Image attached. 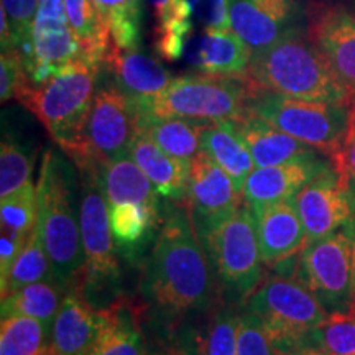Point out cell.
<instances>
[{"instance_id": "1", "label": "cell", "mask_w": 355, "mask_h": 355, "mask_svg": "<svg viewBox=\"0 0 355 355\" xmlns=\"http://www.w3.org/2000/svg\"><path fill=\"white\" fill-rule=\"evenodd\" d=\"M211 260L183 204L163 220L144 275L145 295L170 316H184L211 303Z\"/></svg>"}, {"instance_id": "2", "label": "cell", "mask_w": 355, "mask_h": 355, "mask_svg": "<svg viewBox=\"0 0 355 355\" xmlns=\"http://www.w3.org/2000/svg\"><path fill=\"white\" fill-rule=\"evenodd\" d=\"M101 66L81 58L42 86H26L17 97L79 170L99 165L89 146L87 122Z\"/></svg>"}, {"instance_id": "3", "label": "cell", "mask_w": 355, "mask_h": 355, "mask_svg": "<svg viewBox=\"0 0 355 355\" xmlns=\"http://www.w3.org/2000/svg\"><path fill=\"white\" fill-rule=\"evenodd\" d=\"M245 81L250 91L332 104L352 101L319 48L303 32L290 35L263 51L252 53Z\"/></svg>"}, {"instance_id": "4", "label": "cell", "mask_w": 355, "mask_h": 355, "mask_svg": "<svg viewBox=\"0 0 355 355\" xmlns=\"http://www.w3.org/2000/svg\"><path fill=\"white\" fill-rule=\"evenodd\" d=\"M69 171V166L53 150L44 153L37 183V229L58 282L66 288L73 285L86 288L81 222L74 207Z\"/></svg>"}, {"instance_id": "5", "label": "cell", "mask_w": 355, "mask_h": 355, "mask_svg": "<svg viewBox=\"0 0 355 355\" xmlns=\"http://www.w3.org/2000/svg\"><path fill=\"white\" fill-rule=\"evenodd\" d=\"M250 94L245 78L186 74L173 79L158 96L135 102V105L140 115L219 123L241 117L247 110Z\"/></svg>"}, {"instance_id": "6", "label": "cell", "mask_w": 355, "mask_h": 355, "mask_svg": "<svg viewBox=\"0 0 355 355\" xmlns=\"http://www.w3.org/2000/svg\"><path fill=\"white\" fill-rule=\"evenodd\" d=\"M245 311L259 316L282 354L309 345L311 334L329 318L316 296L300 279L273 277L247 296Z\"/></svg>"}, {"instance_id": "7", "label": "cell", "mask_w": 355, "mask_h": 355, "mask_svg": "<svg viewBox=\"0 0 355 355\" xmlns=\"http://www.w3.org/2000/svg\"><path fill=\"white\" fill-rule=\"evenodd\" d=\"M247 107L327 158L340 148L349 127V104L304 101L270 91H252Z\"/></svg>"}, {"instance_id": "8", "label": "cell", "mask_w": 355, "mask_h": 355, "mask_svg": "<svg viewBox=\"0 0 355 355\" xmlns=\"http://www.w3.org/2000/svg\"><path fill=\"white\" fill-rule=\"evenodd\" d=\"M220 285L239 296H250L261 283V254L254 211L242 204L204 243Z\"/></svg>"}, {"instance_id": "9", "label": "cell", "mask_w": 355, "mask_h": 355, "mask_svg": "<svg viewBox=\"0 0 355 355\" xmlns=\"http://www.w3.org/2000/svg\"><path fill=\"white\" fill-rule=\"evenodd\" d=\"M298 279L329 314L349 313L355 298L352 235L336 230L306 243L301 250Z\"/></svg>"}, {"instance_id": "10", "label": "cell", "mask_w": 355, "mask_h": 355, "mask_svg": "<svg viewBox=\"0 0 355 355\" xmlns=\"http://www.w3.org/2000/svg\"><path fill=\"white\" fill-rule=\"evenodd\" d=\"M79 222L84 259H86V285H112L119 278L114 235L110 229L109 204L102 189L99 165L83 168Z\"/></svg>"}, {"instance_id": "11", "label": "cell", "mask_w": 355, "mask_h": 355, "mask_svg": "<svg viewBox=\"0 0 355 355\" xmlns=\"http://www.w3.org/2000/svg\"><path fill=\"white\" fill-rule=\"evenodd\" d=\"M81 58V43L69 25L64 0H40L28 51L21 56L30 84L42 86Z\"/></svg>"}, {"instance_id": "12", "label": "cell", "mask_w": 355, "mask_h": 355, "mask_svg": "<svg viewBox=\"0 0 355 355\" xmlns=\"http://www.w3.org/2000/svg\"><path fill=\"white\" fill-rule=\"evenodd\" d=\"M242 201L243 196L235 189L234 181L214 159L204 152L191 159L186 196L181 204L188 211L202 247L237 212Z\"/></svg>"}, {"instance_id": "13", "label": "cell", "mask_w": 355, "mask_h": 355, "mask_svg": "<svg viewBox=\"0 0 355 355\" xmlns=\"http://www.w3.org/2000/svg\"><path fill=\"white\" fill-rule=\"evenodd\" d=\"M140 130L135 102L117 84L97 89L87 122V140L99 165L130 152Z\"/></svg>"}, {"instance_id": "14", "label": "cell", "mask_w": 355, "mask_h": 355, "mask_svg": "<svg viewBox=\"0 0 355 355\" xmlns=\"http://www.w3.org/2000/svg\"><path fill=\"white\" fill-rule=\"evenodd\" d=\"M230 26L250 46L263 51L290 35L303 32L298 0H229Z\"/></svg>"}, {"instance_id": "15", "label": "cell", "mask_w": 355, "mask_h": 355, "mask_svg": "<svg viewBox=\"0 0 355 355\" xmlns=\"http://www.w3.org/2000/svg\"><path fill=\"white\" fill-rule=\"evenodd\" d=\"M295 204L308 242L331 235L352 222V191L332 165L300 189Z\"/></svg>"}, {"instance_id": "16", "label": "cell", "mask_w": 355, "mask_h": 355, "mask_svg": "<svg viewBox=\"0 0 355 355\" xmlns=\"http://www.w3.org/2000/svg\"><path fill=\"white\" fill-rule=\"evenodd\" d=\"M84 290L83 285L66 290L51 326V352L55 355H91L104 331L107 313L89 303Z\"/></svg>"}, {"instance_id": "17", "label": "cell", "mask_w": 355, "mask_h": 355, "mask_svg": "<svg viewBox=\"0 0 355 355\" xmlns=\"http://www.w3.org/2000/svg\"><path fill=\"white\" fill-rule=\"evenodd\" d=\"M308 37L340 84L355 97V15L343 7L319 6L311 13Z\"/></svg>"}, {"instance_id": "18", "label": "cell", "mask_w": 355, "mask_h": 355, "mask_svg": "<svg viewBox=\"0 0 355 355\" xmlns=\"http://www.w3.org/2000/svg\"><path fill=\"white\" fill-rule=\"evenodd\" d=\"M331 168V162L321 158H304L285 165L255 168L243 186V198L252 211L288 201L300 193L306 183Z\"/></svg>"}, {"instance_id": "19", "label": "cell", "mask_w": 355, "mask_h": 355, "mask_svg": "<svg viewBox=\"0 0 355 355\" xmlns=\"http://www.w3.org/2000/svg\"><path fill=\"white\" fill-rule=\"evenodd\" d=\"M184 53L194 69L212 76L245 78L252 60L250 46L234 30L204 28L198 35L191 33Z\"/></svg>"}, {"instance_id": "20", "label": "cell", "mask_w": 355, "mask_h": 355, "mask_svg": "<svg viewBox=\"0 0 355 355\" xmlns=\"http://www.w3.org/2000/svg\"><path fill=\"white\" fill-rule=\"evenodd\" d=\"M230 122L247 145L257 168L278 166L296 159L318 157L316 148L279 130L248 107L241 117Z\"/></svg>"}, {"instance_id": "21", "label": "cell", "mask_w": 355, "mask_h": 355, "mask_svg": "<svg viewBox=\"0 0 355 355\" xmlns=\"http://www.w3.org/2000/svg\"><path fill=\"white\" fill-rule=\"evenodd\" d=\"M261 260L266 265L285 261L308 243L295 198L254 211Z\"/></svg>"}, {"instance_id": "22", "label": "cell", "mask_w": 355, "mask_h": 355, "mask_svg": "<svg viewBox=\"0 0 355 355\" xmlns=\"http://www.w3.org/2000/svg\"><path fill=\"white\" fill-rule=\"evenodd\" d=\"M105 64L112 69L115 83L133 102H144L165 91L175 78L157 58L139 50L110 48Z\"/></svg>"}, {"instance_id": "23", "label": "cell", "mask_w": 355, "mask_h": 355, "mask_svg": "<svg viewBox=\"0 0 355 355\" xmlns=\"http://www.w3.org/2000/svg\"><path fill=\"white\" fill-rule=\"evenodd\" d=\"M130 157L152 181L158 194L181 202L186 196L189 178V163L163 152L155 141L141 132L130 146Z\"/></svg>"}, {"instance_id": "24", "label": "cell", "mask_w": 355, "mask_h": 355, "mask_svg": "<svg viewBox=\"0 0 355 355\" xmlns=\"http://www.w3.org/2000/svg\"><path fill=\"white\" fill-rule=\"evenodd\" d=\"M201 152L227 173L235 189L243 196V186L257 166L232 122L206 123L201 132Z\"/></svg>"}, {"instance_id": "25", "label": "cell", "mask_w": 355, "mask_h": 355, "mask_svg": "<svg viewBox=\"0 0 355 355\" xmlns=\"http://www.w3.org/2000/svg\"><path fill=\"white\" fill-rule=\"evenodd\" d=\"M105 327L91 355H146L139 306L128 298H121L105 308Z\"/></svg>"}, {"instance_id": "26", "label": "cell", "mask_w": 355, "mask_h": 355, "mask_svg": "<svg viewBox=\"0 0 355 355\" xmlns=\"http://www.w3.org/2000/svg\"><path fill=\"white\" fill-rule=\"evenodd\" d=\"M99 175L109 207L122 202H141L159 207L157 189L133 162L130 152L99 165Z\"/></svg>"}, {"instance_id": "27", "label": "cell", "mask_w": 355, "mask_h": 355, "mask_svg": "<svg viewBox=\"0 0 355 355\" xmlns=\"http://www.w3.org/2000/svg\"><path fill=\"white\" fill-rule=\"evenodd\" d=\"M206 123L180 117L140 115V128L171 157L191 162L201 153V132Z\"/></svg>"}, {"instance_id": "28", "label": "cell", "mask_w": 355, "mask_h": 355, "mask_svg": "<svg viewBox=\"0 0 355 355\" xmlns=\"http://www.w3.org/2000/svg\"><path fill=\"white\" fill-rule=\"evenodd\" d=\"M153 7L155 43L165 60L175 61L183 56L188 38L194 30V20L186 0H148Z\"/></svg>"}, {"instance_id": "29", "label": "cell", "mask_w": 355, "mask_h": 355, "mask_svg": "<svg viewBox=\"0 0 355 355\" xmlns=\"http://www.w3.org/2000/svg\"><path fill=\"white\" fill-rule=\"evenodd\" d=\"M64 290L60 282H38L2 296V318L26 316L53 326L58 311L64 300Z\"/></svg>"}, {"instance_id": "30", "label": "cell", "mask_w": 355, "mask_h": 355, "mask_svg": "<svg viewBox=\"0 0 355 355\" xmlns=\"http://www.w3.org/2000/svg\"><path fill=\"white\" fill-rule=\"evenodd\" d=\"M71 28L81 43L83 56L97 64H105L112 38L97 15L92 0H64Z\"/></svg>"}, {"instance_id": "31", "label": "cell", "mask_w": 355, "mask_h": 355, "mask_svg": "<svg viewBox=\"0 0 355 355\" xmlns=\"http://www.w3.org/2000/svg\"><path fill=\"white\" fill-rule=\"evenodd\" d=\"M94 8L121 50H137L141 38V0H92Z\"/></svg>"}, {"instance_id": "32", "label": "cell", "mask_w": 355, "mask_h": 355, "mask_svg": "<svg viewBox=\"0 0 355 355\" xmlns=\"http://www.w3.org/2000/svg\"><path fill=\"white\" fill-rule=\"evenodd\" d=\"M51 327L26 316H6L0 322V355H46Z\"/></svg>"}, {"instance_id": "33", "label": "cell", "mask_w": 355, "mask_h": 355, "mask_svg": "<svg viewBox=\"0 0 355 355\" xmlns=\"http://www.w3.org/2000/svg\"><path fill=\"white\" fill-rule=\"evenodd\" d=\"M110 229L119 247L137 248L159 224V207L141 202H122L109 207Z\"/></svg>"}, {"instance_id": "34", "label": "cell", "mask_w": 355, "mask_h": 355, "mask_svg": "<svg viewBox=\"0 0 355 355\" xmlns=\"http://www.w3.org/2000/svg\"><path fill=\"white\" fill-rule=\"evenodd\" d=\"M38 282H58V279L55 277L50 257H48L42 239H40L38 229L35 227L10 272L0 282L2 296L10 295L20 288Z\"/></svg>"}, {"instance_id": "35", "label": "cell", "mask_w": 355, "mask_h": 355, "mask_svg": "<svg viewBox=\"0 0 355 355\" xmlns=\"http://www.w3.org/2000/svg\"><path fill=\"white\" fill-rule=\"evenodd\" d=\"M0 220H2V232L25 235V237L33 232L38 220V191L33 181L10 196L2 198Z\"/></svg>"}, {"instance_id": "36", "label": "cell", "mask_w": 355, "mask_h": 355, "mask_svg": "<svg viewBox=\"0 0 355 355\" xmlns=\"http://www.w3.org/2000/svg\"><path fill=\"white\" fill-rule=\"evenodd\" d=\"M309 345L329 355H355V318L349 313H332L311 334Z\"/></svg>"}, {"instance_id": "37", "label": "cell", "mask_w": 355, "mask_h": 355, "mask_svg": "<svg viewBox=\"0 0 355 355\" xmlns=\"http://www.w3.org/2000/svg\"><path fill=\"white\" fill-rule=\"evenodd\" d=\"M241 316L237 311L229 308H219L214 311L207 324L204 336L201 355H237V336L241 326Z\"/></svg>"}, {"instance_id": "38", "label": "cell", "mask_w": 355, "mask_h": 355, "mask_svg": "<svg viewBox=\"0 0 355 355\" xmlns=\"http://www.w3.org/2000/svg\"><path fill=\"white\" fill-rule=\"evenodd\" d=\"M32 158L10 139H3L0 150V198H7L32 180Z\"/></svg>"}, {"instance_id": "39", "label": "cell", "mask_w": 355, "mask_h": 355, "mask_svg": "<svg viewBox=\"0 0 355 355\" xmlns=\"http://www.w3.org/2000/svg\"><path fill=\"white\" fill-rule=\"evenodd\" d=\"M237 355H283L263 321L254 313H242L237 336Z\"/></svg>"}, {"instance_id": "40", "label": "cell", "mask_w": 355, "mask_h": 355, "mask_svg": "<svg viewBox=\"0 0 355 355\" xmlns=\"http://www.w3.org/2000/svg\"><path fill=\"white\" fill-rule=\"evenodd\" d=\"M38 3L40 0H2L0 8L6 12L13 33V42L20 56L28 51Z\"/></svg>"}, {"instance_id": "41", "label": "cell", "mask_w": 355, "mask_h": 355, "mask_svg": "<svg viewBox=\"0 0 355 355\" xmlns=\"http://www.w3.org/2000/svg\"><path fill=\"white\" fill-rule=\"evenodd\" d=\"M26 86H30V79L20 53L17 50L2 51V58H0V99H2V104L17 99Z\"/></svg>"}, {"instance_id": "42", "label": "cell", "mask_w": 355, "mask_h": 355, "mask_svg": "<svg viewBox=\"0 0 355 355\" xmlns=\"http://www.w3.org/2000/svg\"><path fill=\"white\" fill-rule=\"evenodd\" d=\"M329 162L340 180L355 194V97L349 102V127L343 145L329 158Z\"/></svg>"}, {"instance_id": "43", "label": "cell", "mask_w": 355, "mask_h": 355, "mask_svg": "<svg viewBox=\"0 0 355 355\" xmlns=\"http://www.w3.org/2000/svg\"><path fill=\"white\" fill-rule=\"evenodd\" d=\"M193 20L209 30H232L229 19V0H186Z\"/></svg>"}, {"instance_id": "44", "label": "cell", "mask_w": 355, "mask_h": 355, "mask_svg": "<svg viewBox=\"0 0 355 355\" xmlns=\"http://www.w3.org/2000/svg\"><path fill=\"white\" fill-rule=\"evenodd\" d=\"M28 237L10 232H2V239H0V278L2 279L7 277L13 263H15V260L19 259Z\"/></svg>"}, {"instance_id": "45", "label": "cell", "mask_w": 355, "mask_h": 355, "mask_svg": "<svg viewBox=\"0 0 355 355\" xmlns=\"http://www.w3.org/2000/svg\"><path fill=\"white\" fill-rule=\"evenodd\" d=\"M146 355H201L193 345L180 340H157L146 344Z\"/></svg>"}, {"instance_id": "46", "label": "cell", "mask_w": 355, "mask_h": 355, "mask_svg": "<svg viewBox=\"0 0 355 355\" xmlns=\"http://www.w3.org/2000/svg\"><path fill=\"white\" fill-rule=\"evenodd\" d=\"M283 355H329V354L324 352L322 349L314 347V345H301V347L288 350V352H285Z\"/></svg>"}, {"instance_id": "47", "label": "cell", "mask_w": 355, "mask_h": 355, "mask_svg": "<svg viewBox=\"0 0 355 355\" xmlns=\"http://www.w3.org/2000/svg\"><path fill=\"white\" fill-rule=\"evenodd\" d=\"M352 275H354V290H355V224L352 229Z\"/></svg>"}, {"instance_id": "48", "label": "cell", "mask_w": 355, "mask_h": 355, "mask_svg": "<svg viewBox=\"0 0 355 355\" xmlns=\"http://www.w3.org/2000/svg\"><path fill=\"white\" fill-rule=\"evenodd\" d=\"M349 314H350V316H354V318H355V298H354V301H352V304H350Z\"/></svg>"}, {"instance_id": "49", "label": "cell", "mask_w": 355, "mask_h": 355, "mask_svg": "<svg viewBox=\"0 0 355 355\" xmlns=\"http://www.w3.org/2000/svg\"><path fill=\"white\" fill-rule=\"evenodd\" d=\"M46 355H55V354H53V352H51V350H50V352H48Z\"/></svg>"}]
</instances>
